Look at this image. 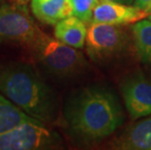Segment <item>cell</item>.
<instances>
[{"mask_svg":"<svg viewBox=\"0 0 151 150\" xmlns=\"http://www.w3.org/2000/svg\"><path fill=\"white\" fill-rule=\"evenodd\" d=\"M60 143L59 133L34 118L0 133V150L51 149L57 148Z\"/></svg>","mask_w":151,"mask_h":150,"instance_id":"4","label":"cell"},{"mask_svg":"<svg viewBox=\"0 0 151 150\" xmlns=\"http://www.w3.org/2000/svg\"><path fill=\"white\" fill-rule=\"evenodd\" d=\"M151 4V0H134V6L141 9V10H146L147 7Z\"/></svg>","mask_w":151,"mask_h":150,"instance_id":"15","label":"cell"},{"mask_svg":"<svg viewBox=\"0 0 151 150\" xmlns=\"http://www.w3.org/2000/svg\"><path fill=\"white\" fill-rule=\"evenodd\" d=\"M121 93L132 119L151 115V79L142 72L126 77L121 85Z\"/></svg>","mask_w":151,"mask_h":150,"instance_id":"7","label":"cell"},{"mask_svg":"<svg viewBox=\"0 0 151 150\" xmlns=\"http://www.w3.org/2000/svg\"><path fill=\"white\" fill-rule=\"evenodd\" d=\"M27 1H28V0H18V2L19 3H21V4H27Z\"/></svg>","mask_w":151,"mask_h":150,"instance_id":"17","label":"cell"},{"mask_svg":"<svg viewBox=\"0 0 151 150\" xmlns=\"http://www.w3.org/2000/svg\"><path fill=\"white\" fill-rule=\"evenodd\" d=\"M137 52L143 63H151V20L142 19L132 27Z\"/></svg>","mask_w":151,"mask_h":150,"instance_id":"12","label":"cell"},{"mask_svg":"<svg viewBox=\"0 0 151 150\" xmlns=\"http://www.w3.org/2000/svg\"><path fill=\"white\" fill-rule=\"evenodd\" d=\"M146 12H148L149 13V14H150V13H151V4L148 6V7H147V9H146V10H145Z\"/></svg>","mask_w":151,"mask_h":150,"instance_id":"18","label":"cell"},{"mask_svg":"<svg viewBox=\"0 0 151 150\" xmlns=\"http://www.w3.org/2000/svg\"><path fill=\"white\" fill-rule=\"evenodd\" d=\"M113 147L126 150H151V116L127 128L115 139Z\"/></svg>","mask_w":151,"mask_h":150,"instance_id":"9","label":"cell"},{"mask_svg":"<svg viewBox=\"0 0 151 150\" xmlns=\"http://www.w3.org/2000/svg\"><path fill=\"white\" fill-rule=\"evenodd\" d=\"M0 92L28 116L40 122L48 124L58 117L56 93L28 63H0Z\"/></svg>","mask_w":151,"mask_h":150,"instance_id":"2","label":"cell"},{"mask_svg":"<svg viewBox=\"0 0 151 150\" xmlns=\"http://www.w3.org/2000/svg\"><path fill=\"white\" fill-rule=\"evenodd\" d=\"M28 48L41 67L58 80H72L83 74L89 66L79 49L50 37L43 31Z\"/></svg>","mask_w":151,"mask_h":150,"instance_id":"3","label":"cell"},{"mask_svg":"<svg viewBox=\"0 0 151 150\" xmlns=\"http://www.w3.org/2000/svg\"><path fill=\"white\" fill-rule=\"evenodd\" d=\"M148 19H150V20H151V13H150L149 16H148Z\"/></svg>","mask_w":151,"mask_h":150,"instance_id":"19","label":"cell"},{"mask_svg":"<svg viewBox=\"0 0 151 150\" xmlns=\"http://www.w3.org/2000/svg\"><path fill=\"white\" fill-rule=\"evenodd\" d=\"M63 116L69 135L83 143L107 138L124 122L118 97L104 85H91L74 91L65 101Z\"/></svg>","mask_w":151,"mask_h":150,"instance_id":"1","label":"cell"},{"mask_svg":"<svg viewBox=\"0 0 151 150\" xmlns=\"http://www.w3.org/2000/svg\"><path fill=\"white\" fill-rule=\"evenodd\" d=\"M149 13L136 6L99 1L93 12L91 23L124 25L148 17Z\"/></svg>","mask_w":151,"mask_h":150,"instance_id":"8","label":"cell"},{"mask_svg":"<svg viewBox=\"0 0 151 150\" xmlns=\"http://www.w3.org/2000/svg\"><path fill=\"white\" fill-rule=\"evenodd\" d=\"M73 15L79 18L86 24H91L93 12L99 0H69Z\"/></svg>","mask_w":151,"mask_h":150,"instance_id":"14","label":"cell"},{"mask_svg":"<svg viewBox=\"0 0 151 150\" xmlns=\"http://www.w3.org/2000/svg\"><path fill=\"white\" fill-rule=\"evenodd\" d=\"M31 118L0 92V133L6 132Z\"/></svg>","mask_w":151,"mask_h":150,"instance_id":"13","label":"cell"},{"mask_svg":"<svg viewBox=\"0 0 151 150\" xmlns=\"http://www.w3.org/2000/svg\"><path fill=\"white\" fill-rule=\"evenodd\" d=\"M99 1H102V2H115V3H122V4L131 5V4H134V0H99Z\"/></svg>","mask_w":151,"mask_h":150,"instance_id":"16","label":"cell"},{"mask_svg":"<svg viewBox=\"0 0 151 150\" xmlns=\"http://www.w3.org/2000/svg\"><path fill=\"white\" fill-rule=\"evenodd\" d=\"M40 32L24 4L0 0V43H17L28 47Z\"/></svg>","mask_w":151,"mask_h":150,"instance_id":"6","label":"cell"},{"mask_svg":"<svg viewBox=\"0 0 151 150\" xmlns=\"http://www.w3.org/2000/svg\"><path fill=\"white\" fill-rule=\"evenodd\" d=\"M31 11L41 23L54 25L73 15L69 0H31Z\"/></svg>","mask_w":151,"mask_h":150,"instance_id":"10","label":"cell"},{"mask_svg":"<svg viewBox=\"0 0 151 150\" xmlns=\"http://www.w3.org/2000/svg\"><path fill=\"white\" fill-rule=\"evenodd\" d=\"M85 46L94 62L104 63L119 58L127 50L129 36L122 25L91 23Z\"/></svg>","mask_w":151,"mask_h":150,"instance_id":"5","label":"cell"},{"mask_svg":"<svg viewBox=\"0 0 151 150\" xmlns=\"http://www.w3.org/2000/svg\"><path fill=\"white\" fill-rule=\"evenodd\" d=\"M87 32V24L74 15L57 23L54 29V35L58 40L76 49L85 46Z\"/></svg>","mask_w":151,"mask_h":150,"instance_id":"11","label":"cell"}]
</instances>
